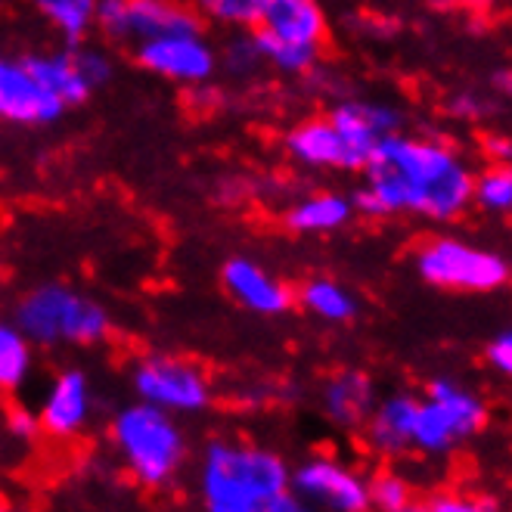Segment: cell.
Wrapping results in <instances>:
<instances>
[{
	"mask_svg": "<svg viewBox=\"0 0 512 512\" xmlns=\"http://www.w3.org/2000/svg\"><path fill=\"white\" fill-rule=\"evenodd\" d=\"M364 187L354 193V212L385 218L413 212L429 221H454L472 202V171L444 143L388 134L364 165Z\"/></svg>",
	"mask_w": 512,
	"mask_h": 512,
	"instance_id": "6da1fadb",
	"label": "cell"
},
{
	"mask_svg": "<svg viewBox=\"0 0 512 512\" xmlns=\"http://www.w3.org/2000/svg\"><path fill=\"white\" fill-rule=\"evenodd\" d=\"M196 491L208 512H298L301 503L292 494V469L277 450L239 441H208Z\"/></svg>",
	"mask_w": 512,
	"mask_h": 512,
	"instance_id": "7a4b0ae2",
	"label": "cell"
},
{
	"mask_svg": "<svg viewBox=\"0 0 512 512\" xmlns=\"http://www.w3.org/2000/svg\"><path fill=\"white\" fill-rule=\"evenodd\" d=\"M109 444L125 472L146 491L174 485L187 463V435L177 416L146 401L125 404L112 416Z\"/></svg>",
	"mask_w": 512,
	"mask_h": 512,
	"instance_id": "3957f363",
	"label": "cell"
},
{
	"mask_svg": "<svg viewBox=\"0 0 512 512\" xmlns=\"http://www.w3.org/2000/svg\"><path fill=\"white\" fill-rule=\"evenodd\" d=\"M13 323L35 348H94L112 333V317L100 301L66 283L28 289L16 301Z\"/></svg>",
	"mask_w": 512,
	"mask_h": 512,
	"instance_id": "277c9868",
	"label": "cell"
},
{
	"mask_svg": "<svg viewBox=\"0 0 512 512\" xmlns=\"http://www.w3.org/2000/svg\"><path fill=\"white\" fill-rule=\"evenodd\" d=\"M326 32L317 0H261L252 28L264 66L283 75H308L323 53Z\"/></svg>",
	"mask_w": 512,
	"mask_h": 512,
	"instance_id": "5b68a950",
	"label": "cell"
},
{
	"mask_svg": "<svg viewBox=\"0 0 512 512\" xmlns=\"http://www.w3.org/2000/svg\"><path fill=\"white\" fill-rule=\"evenodd\" d=\"M131 388L137 401H146L174 416H196L212 407L215 388L208 373L190 357L146 354L131 370Z\"/></svg>",
	"mask_w": 512,
	"mask_h": 512,
	"instance_id": "8992f818",
	"label": "cell"
},
{
	"mask_svg": "<svg viewBox=\"0 0 512 512\" xmlns=\"http://www.w3.org/2000/svg\"><path fill=\"white\" fill-rule=\"evenodd\" d=\"M488 423V410L472 391L450 379H435L429 398L419 401L413 423V447L423 454H444L457 441L475 435Z\"/></svg>",
	"mask_w": 512,
	"mask_h": 512,
	"instance_id": "52a82bcc",
	"label": "cell"
},
{
	"mask_svg": "<svg viewBox=\"0 0 512 512\" xmlns=\"http://www.w3.org/2000/svg\"><path fill=\"white\" fill-rule=\"evenodd\" d=\"M97 28L115 44L137 47L162 35L202 32V19L180 0H97Z\"/></svg>",
	"mask_w": 512,
	"mask_h": 512,
	"instance_id": "ba28073f",
	"label": "cell"
},
{
	"mask_svg": "<svg viewBox=\"0 0 512 512\" xmlns=\"http://www.w3.org/2000/svg\"><path fill=\"white\" fill-rule=\"evenodd\" d=\"M419 277L441 289L491 292L509 280V264L488 249H478L460 239H435L416 258Z\"/></svg>",
	"mask_w": 512,
	"mask_h": 512,
	"instance_id": "9c48e42d",
	"label": "cell"
},
{
	"mask_svg": "<svg viewBox=\"0 0 512 512\" xmlns=\"http://www.w3.org/2000/svg\"><path fill=\"white\" fill-rule=\"evenodd\" d=\"M25 63L66 109L87 103L90 94L112 78V59L100 47H87L81 41H66V47L59 50L32 53L25 56Z\"/></svg>",
	"mask_w": 512,
	"mask_h": 512,
	"instance_id": "30bf717a",
	"label": "cell"
},
{
	"mask_svg": "<svg viewBox=\"0 0 512 512\" xmlns=\"http://www.w3.org/2000/svg\"><path fill=\"white\" fill-rule=\"evenodd\" d=\"M137 63L162 81L202 87L218 72V50L202 32H177L134 47Z\"/></svg>",
	"mask_w": 512,
	"mask_h": 512,
	"instance_id": "8fae6325",
	"label": "cell"
},
{
	"mask_svg": "<svg viewBox=\"0 0 512 512\" xmlns=\"http://www.w3.org/2000/svg\"><path fill=\"white\" fill-rule=\"evenodd\" d=\"M292 494L301 509H329V512H364L370 509L367 481L351 466L333 457H311L292 469Z\"/></svg>",
	"mask_w": 512,
	"mask_h": 512,
	"instance_id": "7c38bea8",
	"label": "cell"
},
{
	"mask_svg": "<svg viewBox=\"0 0 512 512\" xmlns=\"http://www.w3.org/2000/svg\"><path fill=\"white\" fill-rule=\"evenodd\" d=\"M66 112L50 90L35 78L25 59L0 56V122L7 125H53Z\"/></svg>",
	"mask_w": 512,
	"mask_h": 512,
	"instance_id": "4fadbf2b",
	"label": "cell"
},
{
	"mask_svg": "<svg viewBox=\"0 0 512 512\" xmlns=\"http://www.w3.org/2000/svg\"><path fill=\"white\" fill-rule=\"evenodd\" d=\"M286 153L292 162L311 171H364L370 156L354 146L333 118H311L286 134Z\"/></svg>",
	"mask_w": 512,
	"mask_h": 512,
	"instance_id": "5bb4252c",
	"label": "cell"
},
{
	"mask_svg": "<svg viewBox=\"0 0 512 512\" xmlns=\"http://www.w3.org/2000/svg\"><path fill=\"white\" fill-rule=\"evenodd\" d=\"M35 413L41 432H47L50 438L69 441L81 435L90 423V416H94V388H90L87 373L78 367L59 370L44 388Z\"/></svg>",
	"mask_w": 512,
	"mask_h": 512,
	"instance_id": "9a60e30c",
	"label": "cell"
},
{
	"mask_svg": "<svg viewBox=\"0 0 512 512\" xmlns=\"http://www.w3.org/2000/svg\"><path fill=\"white\" fill-rule=\"evenodd\" d=\"M221 286L236 301L258 317H280L292 308V289L252 258H230L221 270Z\"/></svg>",
	"mask_w": 512,
	"mask_h": 512,
	"instance_id": "2e32d148",
	"label": "cell"
},
{
	"mask_svg": "<svg viewBox=\"0 0 512 512\" xmlns=\"http://www.w3.org/2000/svg\"><path fill=\"white\" fill-rule=\"evenodd\" d=\"M416 407L419 401L413 395H391L385 401H376L370 410L364 429V441L382 457L404 454L413 447V423H416Z\"/></svg>",
	"mask_w": 512,
	"mask_h": 512,
	"instance_id": "e0dca14e",
	"label": "cell"
},
{
	"mask_svg": "<svg viewBox=\"0 0 512 512\" xmlns=\"http://www.w3.org/2000/svg\"><path fill=\"white\" fill-rule=\"evenodd\" d=\"M376 385L367 373L345 370L326 379L320 391V407L339 429H360L367 423L370 410L376 407Z\"/></svg>",
	"mask_w": 512,
	"mask_h": 512,
	"instance_id": "ac0fdd59",
	"label": "cell"
},
{
	"mask_svg": "<svg viewBox=\"0 0 512 512\" xmlns=\"http://www.w3.org/2000/svg\"><path fill=\"white\" fill-rule=\"evenodd\" d=\"M329 118L342 128V134L364 149L367 156H373V149L382 137L388 134H398L404 125V115L395 106H385V103H367V100H345L339 103Z\"/></svg>",
	"mask_w": 512,
	"mask_h": 512,
	"instance_id": "d6986e66",
	"label": "cell"
},
{
	"mask_svg": "<svg viewBox=\"0 0 512 512\" xmlns=\"http://www.w3.org/2000/svg\"><path fill=\"white\" fill-rule=\"evenodd\" d=\"M354 215V202L342 193H314L298 199L286 212V227L292 233H333L345 227Z\"/></svg>",
	"mask_w": 512,
	"mask_h": 512,
	"instance_id": "ffe728a7",
	"label": "cell"
},
{
	"mask_svg": "<svg viewBox=\"0 0 512 512\" xmlns=\"http://www.w3.org/2000/svg\"><path fill=\"white\" fill-rule=\"evenodd\" d=\"M35 370V345L13 320H0V391L13 395Z\"/></svg>",
	"mask_w": 512,
	"mask_h": 512,
	"instance_id": "44dd1931",
	"label": "cell"
},
{
	"mask_svg": "<svg viewBox=\"0 0 512 512\" xmlns=\"http://www.w3.org/2000/svg\"><path fill=\"white\" fill-rule=\"evenodd\" d=\"M298 305L326 323H351L357 317V298L342 283L326 277H314L301 286Z\"/></svg>",
	"mask_w": 512,
	"mask_h": 512,
	"instance_id": "7402d4cb",
	"label": "cell"
},
{
	"mask_svg": "<svg viewBox=\"0 0 512 512\" xmlns=\"http://www.w3.org/2000/svg\"><path fill=\"white\" fill-rule=\"evenodd\" d=\"M28 4L69 44L84 41L90 28L97 25V0H28Z\"/></svg>",
	"mask_w": 512,
	"mask_h": 512,
	"instance_id": "603a6c76",
	"label": "cell"
},
{
	"mask_svg": "<svg viewBox=\"0 0 512 512\" xmlns=\"http://www.w3.org/2000/svg\"><path fill=\"white\" fill-rule=\"evenodd\" d=\"M261 0H193V10L202 22H212L230 32H252Z\"/></svg>",
	"mask_w": 512,
	"mask_h": 512,
	"instance_id": "cb8c5ba5",
	"label": "cell"
},
{
	"mask_svg": "<svg viewBox=\"0 0 512 512\" xmlns=\"http://www.w3.org/2000/svg\"><path fill=\"white\" fill-rule=\"evenodd\" d=\"M472 199L485 208V212L512 215V165L481 174L472 184Z\"/></svg>",
	"mask_w": 512,
	"mask_h": 512,
	"instance_id": "d4e9b609",
	"label": "cell"
},
{
	"mask_svg": "<svg viewBox=\"0 0 512 512\" xmlns=\"http://www.w3.org/2000/svg\"><path fill=\"white\" fill-rule=\"evenodd\" d=\"M218 66H224V72L233 75V78H249L258 69H264V59H261L255 35L252 32H239L236 38H230L227 47L218 56Z\"/></svg>",
	"mask_w": 512,
	"mask_h": 512,
	"instance_id": "484cf974",
	"label": "cell"
},
{
	"mask_svg": "<svg viewBox=\"0 0 512 512\" xmlns=\"http://www.w3.org/2000/svg\"><path fill=\"white\" fill-rule=\"evenodd\" d=\"M367 491H370V506L379 512H401L410 506V488L407 481L391 475V472H379L376 478L367 481Z\"/></svg>",
	"mask_w": 512,
	"mask_h": 512,
	"instance_id": "4316f807",
	"label": "cell"
},
{
	"mask_svg": "<svg viewBox=\"0 0 512 512\" xmlns=\"http://www.w3.org/2000/svg\"><path fill=\"white\" fill-rule=\"evenodd\" d=\"M488 364H491L497 373H503V376L512 379V329L491 342V348H488Z\"/></svg>",
	"mask_w": 512,
	"mask_h": 512,
	"instance_id": "83f0119b",
	"label": "cell"
},
{
	"mask_svg": "<svg viewBox=\"0 0 512 512\" xmlns=\"http://www.w3.org/2000/svg\"><path fill=\"white\" fill-rule=\"evenodd\" d=\"M10 429H13V435H19V438H35V435L41 432V426H38V413H35V410H13V413H10Z\"/></svg>",
	"mask_w": 512,
	"mask_h": 512,
	"instance_id": "f1b7e54d",
	"label": "cell"
},
{
	"mask_svg": "<svg viewBox=\"0 0 512 512\" xmlns=\"http://www.w3.org/2000/svg\"><path fill=\"white\" fill-rule=\"evenodd\" d=\"M454 112L463 118H481L488 112V103L478 97H460V100H454Z\"/></svg>",
	"mask_w": 512,
	"mask_h": 512,
	"instance_id": "f546056e",
	"label": "cell"
},
{
	"mask_svg": "<svg viewBox=\"0 0 512 512\" xmlns=\"http://www.w3.org/2000/svg\"><path fill=\"white\" fill-rule=\"evenodd\" d=\"M485 149L494 156V159H500V162H512V140L509 137H497V134H488L485 137Z\"/></svg>",
	"mask_w": 512,
	"mask_h": 512,
	"instance_id": "4dcf8cb0",
	"label": "cell"
},
{
	"mask_svg": "<svg viewBox=\"0 0 512 512\" xmlns=\"http://www.w3.org/2000/svg\"><path fill=\"white\" fill-rule=\"evenodd\" d=\"M432 512H475L478 506L475 503H466V500H454V497H435L429 503Z\"/></svg>",
	"mask_w": 512,
	"mask_h": 512,
	"instance_id": "1f68e13d",
	"label": "cell"
},
{
	"mask_svg": "<svg viewBox=\"0 0 512 512\" xmlns=\"http://www.w3.org/2000/svg\"><path fill=\"white\" fill-rule=\"evenodd\" d=\"M491 84H494L497 94H503V97H509V100H512V69H500V72H494Z\"/></svg>",
	"mask_w": 512,
	"mask_h": 512,
	"instance_id": "d6a6232c",
	"label": "cell"
}]
</instances>
